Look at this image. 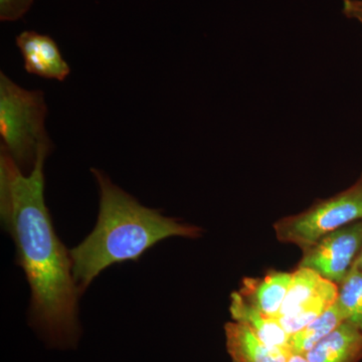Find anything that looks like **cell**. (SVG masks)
Segmentation results:
<instances>
[{"label": "cell", "instance_id": "1", "mask_svg": "<svg viewBox=\"0 0 362 362\" xmlns=\"http://www.w3.org/2000/svg\"><path fill=\"white\" fill-rule=\"evenodd\" d=\"M51 153L42 151L25 175L0 146V220L30 285L28 325L49 349H75L82 335L81 295L71 252L59 239L45 204V163Z\"/></svg>", "mask_w": 362, "mask_h": 362}, {"label": "cell", "instance_id": "2", "mask_svg": "<svg viewBox=\"0 0 362 362\" xmlns=\"http://www.w3.org/2000/svg\"><path fill=\"white\" fill-rule=\"evenodd\" d=\"M99 187V214L92 233L71 250L73 275L81 297L101 272L115 264L139 261L145 252L171 237L197 239L199 226L142 206L104 171L92 168Z\"/></svg>", "mask_w": 362, "mask_h": 362}, {"label": "cell", "instance_id": "3", "mask_svg": "<svg viewBox=\"0 0 362 362\" xmlns=\"http://www.w3.org/2000/svg\"><path fill=\"white\" fill-rule=\"evenodd\" d=\"M47 114L44 92L25 89L0 73L1 147L25 175L32 173L42 151L54 150L45 130Z\"/></svg>", "mask_w": 362, "mask_h": 362}, {"label": "cell", "instance_id": "4", "mask_svg": "<svg viewBox=\"0 0 362 362\" xmlns=\"http://www.w3.org/2000/svg\"><path fill=\"white\" fill-rule=\"evenodd\" d=\"M362 220V182L325 199H319L309 209L294 216H285L274 225L276 237L304 250L328 233Z\"/></svg>", "mask_w": 362, "mask_h": 362}, {"label": "cell", "instance_id": "5", "mask_svg": "<svg viewBox=\"0 0 362 362\" xmlns=\"http://www.w3.org/2000/svg\"><path fill=\"white\" fill-rule=\"evenodd\" d=\"M337 296V284L311 269L298 267L276 319L291 337L332 306Z\"/></svg>", "mask_w": 362, "mask_h": 362}, {"label": "cell", "instance_id": "6", "mask_svg": "<svg viewBox=\"0 0 362 362\" xmlns=\"http://www.w3.org/2000/svg\"><path fill=\"white\" fill-rule=\"evenodd\" d=\"M361 250L362 220L342 226L302 250L298 267L311 269L339 285L351 270Z\"/></svg>", "mask_w": 362, "mask_h": 362}, {"label": "cell", "instance_id": "7", "mask_svg": "<svg viewBox=\"0 0 362 362\" xmlns=\"http://www.w3.org/2000/svg\"><path fill=\"white\" fill-rule=\"evenodd\" d=\"M16 42L28 74L59 82L70 75V66L57 42L49 35L25 30L16 37Z\"/></svg>", "mask_w": 362, "mask_h": 362}, {"label": "cell", "instance_id": "8", "mask_svg": "<svg viewBox=\"0 0 362 362\" xmlns=\"http://www.w3.org/2000/svg\"><path fill=\"white\" fill-rule=\"evenodd\" d=\"M226 345L233 362H287L289 351L269 346L245 324H225Z\"/></svg>", "mask_w": 362, "mask_h": 362}, {"label": "cell", "instance_id": "9", "mask_svg": "<svg viewBox=\"0 0 362 362\" xmlns=\"http://www.w3.org/2000/svg\"><path fill=\"white\" fill-rule=\"evenodd\" d=\"M293 273L271 271L262 278H247L243 281L240 293L255 308L271 318H277Z\"/></svg>", "mask_w": 362, "mask_h": 362}, {"label": "cell", "instance_id": "10", "mask_svg": "<svg viewBox=\"0 0 362 362\" xmlns=\"http://www.w3.org/2000/svg\"><path fill=\"white\" fill-rule=\"evenodd\" d=\"M230 312L233 321L245 324L267 345L290 352V335L277 319L266 316L255 308L239 291L230 294Z\"/></svg>", "mask_w": 362, "mask_h": 362}, {"label": "cell", "instance_id": "11", "mask_svg": "<svg viewBox=\"0 0 362 362\" xmlns=\"http://www.w3.org/2000/svg\"><path fill=\"white\" fill-rule=\"evenodd\" d=\"M304 356L309 362H361L362 331L344 321Z\"/></svg>", "mask_w": 362, "mask_h": 362}, {"label": "cell", "instance_id": "12", "mask_svg": "<svg viewBox=\"0 0 362 362\" xmlns=\"http://www.w3.org/2000/svg\"><path fill=\"white\" fill-rule=\"evenodd\" d=\"M344 321L346 320L341 309L335 302L306 327L290 337V352L291 354L305 356L309 350L313 349L324 338L327 337Z\"/></svg>", "mask_w": 362, "mask_h": 362}, {"label": "cell", "instance_id": "13", "mask_svg": "<svg viewBox=\"0 0 362 362\" xmlns=\"http://www.w3.org/2000/svg\"><path fill=\"white\" fill-rule=\"evenodd\" d=\"M337 303L345 320L362 331V271L356 267L338 285Z\"/></svg>", "mask_w": 362, "mask_h": 362}, {"label": "cell", "instance_id": "14", "mask_svg": "<svg viewBox=\"0 0 362 362\" xmlns=\"http://www.w3.org/2000/svg\"><path fill=\"white\" fill-rule=\"evenodd\" d=\"M35 0H0V20L16 21L32 7Z\"/></svg>", "mask_w": 362, "mask_h": 362}, {"label": "cell", "instance_id": "15", "mask_svg": "<svg viewBox=\"0 0 362 362\" xmlns=\"http://www.w3.org/2000/svg\"><path fill=\"white\" fill-rule=\"evenodd\" d=\"M342 13L362 26V0H342Z\"/></svg>", "mask_w": 362, "mask_h": 362}, {"label": "cell", "instance_id": "16", "mask_svg": "<svg viewBox=\"0 0 362 362\" xmlns=\"http://www.w3.org/2000/svg\"><path fill=\"white\" fill-rule=\"evenodd\" d=\"M287 362H309L307 361L306 357L301 356V354H291Z\"/></svg>", "mask_w": 362, "mask_h": 362}, {"label": "cell", "instance_id": "17", "mask_svg": "<svg viewBox=\"0 0 362 362\" xmlns=\"http://www.w3.org/2000/svg\"><path fill=\"white\" fill-rule=\"evenodd\" d=\"M354 267H356V268L358 269V270L362 271V250L361 254H359L358 258L356 259Z\"/></svg>", "mask_w": 362, "mask_h": 362}, {"label": "cell", "instance_id": "18", "mask_svg": "<svg viewBox=\"0 0 362 362\" xmlns=\"http://www.w3.org/2000/svg\"><path fill=\"white\" fill-rule=\"evenodd\" d=\"M359 180H361V182H362V173H361V177H359Z\"/></svg>", "mask_w": 362, "mask_h": 362}]
</instances>
